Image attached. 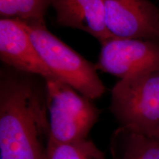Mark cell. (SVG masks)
I'll return each mask as SVG.
<instances>
[{"instance_id": "1", "label": "cell", "mask_w": 159, "mask_h": 159, "mask_svg": "<svg viewBox=\"0 0 159 159\" xmlns=\"http://www.w3.org/2000/svg\"><path fill=\"white\" fill-rule=\"evenodd\" d=\"M49 137L46 94L30 79L2 75L0 159H47Z\"/></svg>"}, {"instance_id": "2", "label": "cell", "mask_w": 159, "mask_h": 159, "mask_svg": "<svg viewBox=\"0 0 159 159\" xmlns=\"http://www.w3.org/2000/svg\"><path fill=\"white\" fill-rule=\"evenodd\" d=\"M110 109L122 128L153 136L159 130V69L121 79L111 91Z\"/></svg>"}, {"instance_id": "3", "label": "cell", "mask_w": 159, "mask_h": 159, "mask_svg": "<svg viewBox=\"0 0 159 159\" xmlns=\"http://www.w3.org/2000/svg\"><path fill=\"white\" fill-rule=\"evenodd\" d=\"M21 22L43 61L57 80L91 100L104 94L105 87L97 75L96 66L51 33L45 23Z\"/></svg>"}, {"instance_id": "4", "label": "cell", "mask_w": 159, "mask_h": 159, "mask_svg": "<svg viewBox=\"0 0 159 159\" xmlns=\"http://www.w3.org/2000/svg\"><path fill=\"white\" fill-rule=\"evenodd\" d=\"M49 141L69 144L87 139L100 111L91 99L57 79L46 80Z\"/></svg>"}, {"instance_id": "5", "label": "cell", "mask_w": 159, "mask_h": 159, "mask_svg": "<svg viewBox=\"0 0 159 159\" xmlns=\"http://www.w3.org/2000/svg\"><path fill=\"white\" fill-rule=\"evenodd\" d=\"M96 68L124 79L159 69V43L151 40L112 37L101 43Z\"/></svg>"}, {"instance_id": "6", "label": "cell", "mask_w": 159, "mask_h": 159, "mask_svg": "<svg viewBox=\"0 0 159 159\" xmlns=\"http://www.w3.org/2000/svg\"><path fill=\"white\" fill-rule=\"evenodd\" d=\"M104 4L113 36L159 41V11L149 0H104Z\"/></svg>"}, {"instance_id": "7", "label": "cell", "mask_w": 159, "mask_h": 159, "mask_svg": "<svg viewBox=\"0 0 159 159\" xmlns=\"http://www.w3.org/2000/svg\"><path fill=\"white\" fill-rule=\"evenodd\" d=\"M0 57L10 66L39 75L45 81L57 79L43 61L28 32L19 20H0Z\"/></svg>"}, {"instance_id": "8", "label": "cell", "mask_w": 159, "mask_h": 159, "mask_svg": "<svg viewBox=\"0 0 159 159\" xmlns=\"http://www.w3.org/2000/svg\"><path fill=\"white\" fill-rule=\"evenodd\" d=\"M57 22L80 30L102 43L114 37L105 21L104 0H54Z\"/></svg>"}, {"instance_id": "9", "label": "cell", "mask_w": 159, "mask_h": 159, "mask_svg": "<svg viewBox=\"0 0 159 159\" xmlns=\"http://www.w3.org/2000/svg\"><path fill=\"white\" fill-rule=\"evenodd\" d=\"M114 159H159V141L120 127L111 142Z\"/></svg>"}, {"instance_id": "10", "label": "cell", "mask_w": 159, "mask_h": 159, "mask_svg": "<svg viewBox=\"0 0 159 159\" xmlns=\"http://www.w3.org/2000/svg\"><path fill=\"white\" fill-rule=\"evenodd\" d=\"M54 0H0L1 19L23 22L45 23L47 10Z\"/></svg>"}, {"instance_id": "11", "label": "cell", "mask_w": 159, "mask_h": 159, "mask_svg": "<svg viewBox=\"0 0 159 159\" xmlns=\"http://www.w3.org/2000/svg\"><path fill=\"white\" fill-rule=\"evenodd\" d=\"M47 159H106L94 143L88 139L69 144L49 141Z\"/></svg>"}, {"instance_id": "12", "label": "cell", "mask_w": 159, "mask_h": 159, "mask_svg": "<svg viewBox=\"0 0 159 159\" xmlns=\"http://www.w3.org/2000/svg\"><path fill=\"white\" fill-rule=\"evenodd\" d=\"M152 137H153V138H155V139H156L157 140H158L159 141V130L158 131V132L156 133V134L154 135L153 136H152Z\"/></svg>"}]
</instances>
